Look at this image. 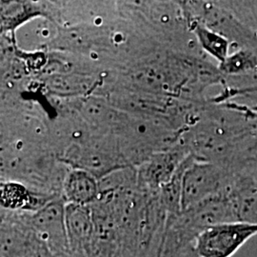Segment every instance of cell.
<instances>
[{"mask_svg": "<svg viewBox=\"0 0 257 257\" xmlns=\"http://www.w3.org/2000/svg\"><path fill=\"white\" fill-rule=\"evenodd\" d=\"M237 221L229 191L205 199L169 217L166 231L185 244H194L196 238L213 226Z\"/></svg>", "mask_w": 257, "mask_h": 257, "instance_id": "6da1fadb", "label": "cell"}, {"mask_svg": "<svg viewBox=\"0 0 257 257\" xmlns=\"http://www.w3.org/2000/svg\"><path fill=\"white\" fill-rule=\"evenodd\" d=\"M238 171L230 166L198 160L193 156L183 175L182 211L230 191Z\"/></svg>", "mask_w": 257, "mask_h": 257, "instance_id": "7a4b0ae2", "label": "cell"}, {"mask_svg": "<svg viewBox=\"0 0 257 257\" xmlns=\"http://www.w3.org/2000/svg\"><path fill=\"white\" fill-rule=\"evenodd\" d=\"M257 235V225L246 222H228L202 232L194 242L199 257H231L249 239Z\"/></svg>", "mask_w": 257, "mask_h": 257, "instance_id": "3957f363", "label": "cell"}, {"mask_svg": "<svg viewBox=\"0 0 257 257\" xmlns=\"http://www.w3.org/2000/svg\"><path fill=\"white\" fill-rule=\"evenodd\" d=\"M1 257H54L29 220V213L6 214L1 224Z\"/></svg>", "mask_w": 257, "mask_h": 257, "instance_id": "277c9868", "label": "cell"}, {"mask_svg": "<svg viewBox=\"0 0 257 257\" xmlns=\"http://www.w3.org/2000/svg\"><path fill=\"white\" fill-rule=\"evenodd\" d=\"M66 204L62 196H55L40 210L29 213L32 227L54 257H74L66 228Z\"/></svg>", "mask_w": 257, "mask_h": 257, "instance_id": "5b68a950", "label": "cell"}, {"mask_svg": "<svg viewBox=\"0 0 257 257\" xmlns=\"http://www.w3.org/2000/svg\"><path fill=\"white\" fill-rule=\"evenodd\" d=\"M190 155L188 148L179 146L163 150L150 156L141 164L138 171L139 189L152 194L158 193L164 185L171 181Z\"/></svg>", "mask_w": 257, "mask_h": 257, "instance_id": "8992f818", "label": "cell"}, {"mask_svg": "<svg viewBox=\"0 0 257 257\" xmlns=\"http://www.w3.org/2000/svg\"><path fill=\"white\" fill-rule=\"evenodd\" d=\"M66 228L73 256H89L95 230L91 206L66 204Z\"/></svg>", "mask_w": 257, "mask_h": 257, "instance_id": "52a82bcc", "label": "cell"}, {"mask_svg": "<svg viewBox=\"0 0 257 257\" xmlns=\"http://www.w3.org/2000/svg\"><path fill=\"white\" fill-rule=\"evenodd\" d=\"M99 180L80 169L71 170L62 183V197L67 204L91 206L99 196Z\"/></svg>", "mask_w": 257, "mask_h": 257, "instance_id": "ba28073f", "label": "cell"}, {"mask_svg": "<svg viewBox=\"0 0 257 257\" xmlns=\"http://www.w3.org/2000/svg\"><path fill=\"white\" fill-rule=\"evenodd\" d=\"M55 197L34 193L19 182L4 183L1 189V205L11 212L35 213Z\"/></svg>", "mask_w": 257, "mask_h": 257, "instance_id": "9c48e42d", "label": "cell"}, {"mask_svg": "<svg viewBox=\"0 0 257 257\" xmlns=\"http://www.w3.org/2000/svg\"><path fill=\"white\" fill-rule=\"evenodd\" d=\"M187 17L191 30L193 31L202 50L216 59L219 64L225 61L230 55V50L232 48L230 40L217 32L207 27L199 19L190 16Z\"/></svg>", "mask_w": 257, "mask_h": 257, "instance_id": "30bf717a", "label": "cell"}, {"mask_svg": "<svg viewBox=\"0 0 257 257\" xmlns=\"http://www.w3.org/2000/svg\"><path fill=\"white\" fill-rule=\"evenodd\" d=\"M37 10L30 2L10 1L1 4V29L4 32H14L32 19H36Z\"/></svg>", "mask_w": 257, "mask_h": 257, "instance_id": "8fae6325", "label": "cell"}, {"mask_svg": "<svg viewBox=\"0 0 257 257\" xmlns=\"http://www.w3.org/2000/svg\"><path fill=\"white\" fill-rule=\"evenodd\" d=\"M244 25L257 34V1L219 2Z\"/></svg>", "mask_w": 257, "mask_h": 257, "instance_id": "7c38bea8", "label": "cell"}, {"mask_svg": "<svg viewBox=\"0 0 257 257\" xmlns=\"http://www.w3.org/2000/svg\"><path fill=\"white\" fill-rule=\"evenodd\" d=\"M156 257H199L194 244H185L164 231Z\"/></svg>", "mask_w": 257, "mask_h": 257, "instance_id": "4fadbf2b", "label": "cell"}]
</instances>
